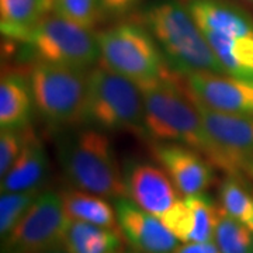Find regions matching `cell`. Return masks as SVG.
I'll return each instance as SVG.
<instances>
[{"label":"cell","mask_w":253,"mask_h":253,"mask_svg":"<svg viewBox=\"0 0 253 253\" xmlns=\"http://www.w3.org/2000/svg\"><path fill=\"white\" fill-rule=\"evenodd\" d=\"M193 100L207 132L222 154L221 170L253 180V116L219 111Z\"/></svg>","instance_id":"cell-9"},{"label":"cell","mask_w":253,"mask_h":253,"mask_svg":"<svg viewBox=\"0 0 253 253\" xmlns=\"http://www.w3.org/2000/svg\"><path fill=\"white\" fill-rule=\"evenodd\" d=\"M34 107L52 126L82 123L89 73L84 69L36 62L30 71Z\"/></svg>","instance_id":"cell-6"},{"label":"cell","mask_w":253,"mask_h":253,"mask_svg":"<svg viewBox=\"0 0 253 253\" xmlns=\"http://www.w3.org/2000/svg\"><path fill=\"white\" fill-rule=\"evenodd\" d=\"M176 75L139 86L144 94L148 139L190 146L222 169V154L207 132L189 89L181 87Z\"/></svg>","instance_id":"cell-1"},{"label":"cell","mask_w":253,"mask_h":253,"mask_svg":"<svg viewBox=\"0 0 253 253\" xmlns=\"http://www.w3.org/2000/svg\"><path fill=\"white\" fill-rule=\"evenodd\" d=\"M48 173V156L42 141L31 129L16 162L1 177V193L41 189Z\"/></svg>","instance_id":"cell-14"},{"label":"cell","mask_w":253,"mask_h":253,"mask_svg":"<svg viewBox=\"0 0 253 253\" xmlns=\"http://www.w3.org/2000/svg\"><path fill=\"white\" fill-rule=\"evenodd\" d=\"M187 204L193 211L194 229L190 242H211L215 238L218 221L222 208L218 207L212 197L206 193L184 196Z\"/></svg>","instance_id":"cell-21"},{"label":"cell","mask_w":253,"mask_h":253,"mask_svg":"<svg viewBox=\"0 0 253 253\" xmlns=\"http://www.w3.org/2000/svg\"><path fill=\"white\" fill-rule=\"evenodd\" d=\"M68 222L61 194L40 193L9 235L1 239V253H48L59 249Z\"/></svg>","instance_id":"cell-8"},{"label":"cell","mask_w":253,"mask_h":253,"mask_svg":"<svg viewBox=\"0 0 253 253\" xmlns=\"http://www.w3.org/2000/svg\"><path fill=\"white\" fill-rule=\"evenodd\" d=\"M123 174L126 197L156 217H162L179 200V190L161 165L131 159L124 165Z\"/></svg>","instance_id":"cell-10"},{"label":"cell","mask_w":253,"mask_h":253,"mask_svg":"<svg viewBox=\"0 0 253 253\" xmlns=\"http://www.w3.org/2000/svg\"><path fill=\"white\" fill-rule=\"evenodd\" d=\"M118 226L132 249L139 253H174L177 238L162 219L138 207L126 197L114 200Z\"/></svg>","instance_id":"cell-12"},{"label":"cell","mask_w":253,"mask_h":253,"mask_svg":"<svg viewBox=\"0 0 253 253\" xmlns=\"http://www.w3.org/2000/svg\"><path fill=\"white\" fill-rule=\"evenodd\" d=\"M144 18L173 72L186 78L193 73L225 75L204 33L179 0H156Z\"/></svg>","instance_id":"cell-2"},{"label":"cell","mask_w":253,"mask_h":253,"mask_svg":"<svg viewBox=\"0 0 253 253\" xmlns=\"http://www.w3.org/2000/svg\"><path fill=\"white\" fill-rule=\"evenodd\" d=\"M34 107L30 79L16 72L4 73L0 82V128H26Z\"/></svg>","instance_id":"cell-17"},{"label":"cell","mask_w":253,"mask_h":253,"mask_svg":"<svg viewBox=\"0 0 253 253\" xmlns=\"http://www.w3.org/2000/svg\"><path fill=\"white\" fill-rule=\"evenodd\" d=\"M61 199L63 211L69 219L83 221L120 231L116 210L106 201L104 197L75 187L63 190L61 193Z\"/></svg>","instance_id":"cell-18"},{"label":"cell","mask_w":253,"mask_h":253,"mask_svg":"<svg viewBox=\"0 0 253 253\" xmlns=\"http://www.w3.org/2000/svg\"><path fill=\"white\" fill-rule=\"evenodd\" d=\"M162 222L181 242H190L191 234L194 229L193 211L187 204L186 199H179L169 208L162 217Z\"/></svg>","instance_id":"cell-26"},{"label":"cell","mask_w":253,"mask_h":253,"mask_svg":"<svg viewBox=\"0 0 253 253\" xmlns=\"http://www.w3.org/2000/svg\"><path fill=\"white\" fill-rule=\"evenodd\" d=\"M219 204L224 212L253 232V189L242 177L228 174L222 180Z\"/></svg>","instance_id":"cell-20"},{"label":"cell","mask_w":253,"mask_h":253,"mask_svg":"<svg viewBox=\"0 0 253 253\" xmlns=\"http://www.w3.org/2000/svg\"><path fill=\"white\" fill-rule=\"evenodd\" d=\"M51 10L54 0H0L1 36L24 44Z\"/></svg>","instance_id":"cell-16"},{"label":"cell","mask_w":253,"mask_h":253,"mask_svg":"<svg viewBox=\"0 0 253 253\" xmlns=\"http://www.w3.org/2000/svg\"><path fill=\"white\" fill-rule=\"evenodd\" d=\"M66 253H118L121 249L120 231L69 219L62 239Z\"/></svg>","instance_id":"cell-19"},{"label":"cell","mask_w":253,"mask_h":253,"mask_svg":"<svg viewBox=\"0 0 253 253\" xmlns=\"http://www.w3.org/2000/svg\"><path fill=\"white\" fill-rule=\"evenodd\" d=\"M139 0H99L100 13L104 17L117 18L134 9Z\"/></svg>","instance_id":"cell-27"},{"label":"cell","mask_w":253,"mask_h":253,"mask_svg":"<svg viewBox=\"0 0 253 253\" xmlns=\"http://www.w3.org/2000/svg\"><path fill=\"white\" fill-rule=\"evenodd\" d=\"M52 11L90 30L101 16L99 0H54Z\"/></svg>","instance_id":"cell-24"},{"label":"cell","mask_w":253,"mask_h":253,"mask_svg":"<svg viewBox=\"0 0 253 253\" xmlns=\"http://www.w3.org/2000/svg\"><path fill=\"white\" fill-rule=\"evenodd\" d=\"M48 253H66V252H65V251H63V252H61L59 249H55V251H51V252H48Z\"/></svg>","instance_id":"cell-30"},{"label":"cell","mask_w":253,"mask_h":253,"mask_svg":"<svg viewBox=\"0 0 253 253\" xmlns=\"http://www.w3.org/2000/svg\"><path fill=\"white\" fill-rule=\"evenodd\" d=\"M174 253H219L217 244L211 242H186L179 246Z\"/></svg>","instance_id":"cell-28"},{"label":"cell","mask_w":253,"mask_h":253,"mask_svg":"<svg viewBox=\"0 0 253 253\" xmlns=\"http://www.w3.org/2000/svg\"><path fill=\"white\" fill-rule=\"evenodd\" d=\"M214 242L219 253H253V232L229 217L224 210L215 229Z\"/></svg>","instance_id":"cell-22"},{"label":"cell","mask_w":253,"mask_h":253,"mask_svg":"<svg viewBox=\"0 0 253 253\" xmlns=\"http://www.w3.org/2000/svg\"><path fill=\"white\" fill-rule=\"evenodd\" d=\"M152 154L183 196L204 193L214 181V165L190 146L154 142Z\"/></svg>","instance_id":"cell-11"},{"label":"cell","mask_w":253,"mask_h":253,"mask_svg":"<svg viewBox=\"0 0 253 253\" xmlns=\"http://www.w3.org/2000/svg\"><path fill=\"white\" fill-rule=\"evenodd\" d=\"M82 124L104 132L148 138L141 87L100 63L89 72Z\"/></svg>","instance_id":"cell-4"},{"label":"cell","mask_w":253,"mask_h":253,"mask_svg":"<svg viewBox=\"0 0 253 253\" xmlns=\"http://www.w3.org/2000/svg\"><path fill=\"white\" fill-rule=\"evenodd\" d=\"M40 189L27 191H4L0 196V236L10 234L21 217L27 212L34 200L40 196Z\"/></svg>","instance_id":"cell-23"},{"label":"cell","mask_w":253,"mask_h":253,"mask_svg":"<svg viewBox=\"0 0 253 253\" xmlns=\"http://www.w3.org/2000/svg\"><path fill=\"white\" fill-rule=\"evenodd\" d=\"M58 159L63 174L73 187L104 199L126 197L123 169L104 131L84 126L61 136Z\"/></svg>","instance_id":"cell-3"},{"label":"cell","mask_w":253,"mask_h":253,"mask_svg":"<svg viewBox=\"0 0 253 253\" xmlns=\"http://www.w3.org/2000/svg\"><path fill=\"white\" fill-rule=\"evenodd\" d=\"M31 126L6 128L0 132V176L3 177L16 162L20 152L27 142Z\"/></svg>","instance_id":"cell-25"},{"label":"cell","mask_w":253,"mask_h":253,"mask_svg":"<svg viewBox=\"0 0 253 253\" xmlns=\"http://www.w3.org/2000/svg\"><path fill=\"white\" fill-rule=\"evenodd\" d=\"M118 253H121V252H118Z\"/></svg>","instance_id":"cell-31"},{"label":"cell","mask_w":253,"mask_h":253,"mask_svg":"<svg viewBox=\"0 0 253 253\" xmlns=\"http://www.w3.org/2000/svg\"><path fill=\"white\" fill-rule=\"evenodd\" d=\"M124 253H139V252H136L135 249H132V248H131V249H128V251H126Z\"/></svg>","instance_id":"cell-29"},{"label":"cell","mask_w":253,"mask_h":253,"mask_svg":"<svg viewBox=\"0 0 253 253\" xmlns=\"http://www.w3.org/2000/svg\"><path fill=\"white\" fill-rule=\"evenodd\" d=\"M100 63L135 82L148 84L173 75L159 45L145 26L121 23L96 34Z\"/></svg>","instance_id":"cell-5"},{"label":"cell","mask_w":253,"mask_h":253,"mask_svg":"<svg viewBox=\"0 0 253 253\" xmlns=\"http://www.w3.org/2000/svg\"><path fill=\"white\" fill-rule=\"evenodd\" d=\"M187 89L207 107L253 116V79L221 73H193L187 76Z\"/></svg>","instance_id":"cell-13"},{"label":"cell","mask_w":253,"mask_h":253,"mask_svg":"<svg viewBox=\"0 0 253 253\" xmlns=\"http://www.w3.org/2000/svg\"><path fill=\"white\" fill-rule=\"evenodd\" d=\"M37 62L55 63L87 71L100 62L97 36L93 30L49 13L24 42Z\"/></svg>","instance_id":"cell-7"},{"label":"cell","mask_w":253,"mask_h":253,"mask_svg":"<svg viewBox=\"0 0 253 253\" xmlns=\"http://www.w3.org/2000/svg\"><path fill=\"white\" fill-rule=\"evenodd\" d=\"M228 76L253 79V28L231 34H204Z\"/></svg>","instance_id":"cell-15"}]
</instances>
